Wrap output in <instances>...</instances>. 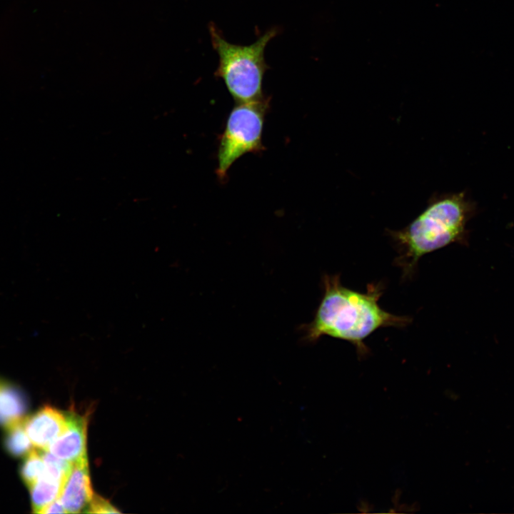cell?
<instances>
[{
  "instance_id": "obj_1",
  "label": "cell",
  "mask_w": 514,
  "mask_h": 514,
  "mask_svg": "<svg viewBox=\"0 0 514 514\" xmlns=\"http://www.w3.org/2000/svg\"><path fill=\"white\" fill-rule=\"evenodd\" d=\"M323 296L313 319L301 326L303 340L317 341L324 336L343 340L355 346L359 357L369 353L364 341L377 330L403 328L412 318L398 316L382 308L378 301L384 291L380 282L370 283L366 292L346 287L339 274H325L321 279Z\"/></svg>"
},
{
  "instance_id": "obj_2",
  "label": "cell",
  "mask_w": 514,
  "mask_h": 514,
  "mask_svg": "<svg viewBox=\"0 0 514 514\" xmlns=\"http://www.w3.org/2000/svg\"><path fill=\"white\" fill-rule=\"evenodd\" d=\"M477 211L476 203L465 191L434 193L425 209L405 227L387 229L398 253L394 264L403 278L415 273L419 260L452 243L466 244L467 225Z\"/></svg>"
},
{
  "instance_id": "obj_3",
  "label": "cell",
  "mask_w": 514,
  "mask_h": 514,
  "mask_svg": "<svg viewBox=\"0 0 514 514\" xmlns=\"http://www.w3.org/2000/svg\"><path fill=\"white\" fill-rule=\"evenodd\" d=\"M209 32L213 48L218 56V66L214 74L223 81L235 101L264 99L263 79L268 69L264 58L265 49L278 34V29L268 30L248 46L228 42L213 23L209 24Z\"/></svg>"
},
{
  "instance_id": "obj_4",
  "label": "cell",
  "mask_w": 514,
  "mask_h": 514,
  "mask_svg": "<svg viewBox=\"0 0 514 514\" xmlns=\"http://www.w3.org/2000/svg\"><path fill=\"white\" fill-rule=\"evenodd\" d=\"M268 108L269 98L266 96L259 101L236 103L232 109L219 136L216 170L219 179L223 181L231 166L244 154L265 149L262 134Z\"/></svg>"
},
{
  "instance_id": "obj_5",
  "label": "cell",
  "mask_w": 514,
  "mask_h": 514,
  "mask_svg": "<svg viewBox=\"0 0 514 514\" xmlns=\"http://www.w3.org/2000/svg\"><path fill=\"white\" fill-rule=\"evenodd\" d=\"M66 413V428L50 444L48 450L53 455L71 463H75L87 458L88 416L79 415L74 410Z\"/></svg>"
},
{
  "instance_id": "obj_6",
  "label": "cell",
  "mask_w": 514,
  "mask_h": 514,
  "mask_svg": "<svg viewBox=\"0 0 514 514\" xmlns=\"http://www.w3.org/2000/svg\"><path fill=\"white\" fill-rule=\"evenodd\" d=\"M24 425L32 444L46 450L66 428V413L45 405L24 419Z\"/></svg>"
},
{
  "instance_id": "obj_7",
  "label": "cell",
  "mask_w": 514,
  "mask_h": 514,
  "mask_svg": "<svg viewBox=\"0 0 514 514\" xmlns=\"http://www.w3.org/2000/svg\"><path fill=\"white\" fill-rule=\"evenodd\" d=\"M88 458L73 463L59 498L67 513H79L86 508L94 495Z\"/></svg>"
},
{
  "instance_id": "obj_8",
  "label": "cell",
  "mask_w": 514,
  "mask_h": 514,
  "mask_svg": "<svg viewBox=\"0 0 514 514\" xmlns=\"http://www.w3.org/2000/svg\"><path fill=\"white\" fill-rule=\"evenodd\" d=\"M28 400L15 385L0 378V425L6 428L24 420Z\"/></svg>"
},
{
  "instance_id": "obj_9",
  "label": "cell",
  "mask_w": 514,
  "mask_h": 514,
  "mask_svg": "<svg viewBox=\"0 0 514 514\" xmlns=\"http://www.w3.org/2000/svg\"><path fill=\"white\" fill-rule=\"evenodd\" d=\"M64 483L46 472L31 487L30 493L33 512L41 513L44 508L58 498Z\"/></svg>"
},
{
  "instance_id": "obj_10",
  "label": "cell",
  "mask_w": 514,
  "mask_h": 514,
  "mask_svg": "<svg viewBox=\"0 0 514 514\" xmlns=\"http://www.w3.org/2000/svg\"><path fill=\"white\" fill-rule=\"evenodd\" d=\"M24 420L6 428L4 445L6 451L14 457L27 455L33 450L32 443L24 428Z\"/></svg>"
},
{
  "instance_id": "obj_11",
  "label": "cell",
  "mask_w": 514,
  "mask_h": 514,
  "mask_svg": "<svg viewBox=\"0 0 514 514\" xmlns=\"http://www.w3.org/2000/svg\"><path fill=\"white\" fill-rule=\"evenodd\" d=\"M46 472V465L40 451L32 450L26 456L20 470L22 480L29 488Z\"/></svg>"
},
{
  "instance_id": "obj_12",
  "label": "cell",
  "mask_w": 514,
  "mask_h": 514,
  "mask_svg": "<svg viewBox=\"0 0 514 514\" xmlns=\"http://www.w3.org/2000/svg\"><path fill=\"white\" fill-rule=\"evenodd\" d=\"M86 508H87V510H85V512L89 513H120L108 500L96 494H94L93 498Z\"/></svg>"
},
{
  "instance_id": "obj_13",
  "label": "cell",
  "mask_w": 514,
  "mask_h": 514,
  "mask_svg": "<svg viewBox=\"0 0 514 514\" xmlns=\"http://www.w3.org/2000/svg\"><path fill=\"white\" fill-rule=\"evenodd\" d=\"M41 513H67L59 497L46 506Z\"/></svg>"
}]
</instances>
